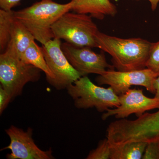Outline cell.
Wrapping results in <instances>:
<instances>
[{"label":"cell","mask_w":159,"mask_h":159,"mask_svg":"<svg viewBox=\"0 0 159 159\" xmlns=\"http://www.w3.org/2000/svg\"><path fill=\"white\" fill-rule=\"evenodd\" d=\"M95 39L98 48L111 55L112 65L117 70L146 68L152 43L140 38H120L99 31Z\"/></svg>","instance_id":"obj_1"},{"label":"cell","mask_w":159,"mask_h":159,"mask_svg":"<svg viewBox=\"0 0 159 159\" xmlns=\"http://www.w3.org/2000/svg\"><path fill=\"white\" fill-rule=\"evenodd\" d=\"M71 10L70 3L59 4L52 0H41L30 7L14 11V17L25 26L42 44L54 38L52 26Z\"/></svg>","instance_id":"obj_2"},{"label":"cell","mask_w":159,"mask_h":159,"mask_svg":"<svg viewBox=\"0 0 159 159\" xmlns=\"http://www.w3.org/2000/svg\"><path fill=\"white\" fill-rule=\"evenodd\" d=\"M107 138L112 147L159 139V109L152 113L145 112L135 120L119 119L111 122L107 129Z\"/></svg>","instance_id":"obj_3"},{"label":"cell","mask_w":159,"mask_h":159,"mask_svg":"<svg viewBox=\"0 0 159 159\" xmlns=\"http://www.w3.org/2000/svg\"><path fill=\"white\" fill-rule=\"evenodd\" d=\"M41 70L21 60L14 49L8 46L0 55V82L13 99L22 93L29 82L38 81Z\"/></svg>","instance_id":"obj_4"},{"label":"cell","mask_w":159,"mask_h":159,"mask_svg":"<svg viewBox=\"0 0 159 159\" xmlns=\"http://www.w3.org/2000/svg\"><path fill=\"white\" fill-rule=\"evenodd\" d=\"M54 37L74 46L98 48L96 36L98 27L90 16L66 12L52 26Z\"/></svg>","instance_id":"obj_5"},{"label":"cell","mask_w":159,"mask_h":159,"mask_svg":"<svg viewBox=\"0 0 159 159\" xmlns=\"http://www.w3.org/2000/svg\"><path fill=\"white\" fill-rule=\"evenodd\" d=\"M66 89L75 107L80 109L95 108L99 112H105L120 105L119 96L111 88L96 85L87 76L80 77Z\"/></svg>","instance_id":"obj_6"},{"label":"cell","mask_w":159,"mask_h":159,"mask_svg":"<svg viewBox=\"0 0 159 159\" xmlns=\"http://www.w3.org/2000/svg\"><path fill=\"white\" fill-rule=\"evenodd\" d=\"M61 40L54 38L42 45V51L53 75L48 81L58 90L67 89L81 76L69 62L61 48Z\"/></svg>","instance_id":"obj_7"},{"label":"cell","mask_w":159,"mask_h":159,"mask_svg":"<svg viewBox=\"0 0 159 159\" xmlns=\"http://www.w3.org/2000/svg\"><path fill=\"white\" fill-rule=\"evenodd\" d=\"M157 77V74L147 68L129 71L111 69L99 75L96 81L99 85L109 86L119 96L125 93L133 85L144 87L147 91L155 94L154 81Z\"/></svg>","instance_id":"obj_8"},{"label":"cell","mask_w":159,"mask_h":159,"mask_svg":"<svg viewBox=\"0 0 159 159\" xmlns=\"http://www.w3.org/2000/svg\"><path fill=\"white\" fill-rule=\"evenodd\" d=\"M61 48L81 77L91 74L102 75L107 70L115 68L107 63L103 51L97 53L90 47L74 46L67 42L61 43Z\"/></svg>","instance_id":"obj_9"},{"label":"cell","mask_w":159,"mask_h":159,"mask_svg":"<svg viewBox=\"0 0 159 159\" xmlns=\"http://www.w3.org/2000/svg\"><path fill=\"white\" fill-rule=\"evenodd\" d=\"M10 139V144L2 150L9 149L11 153L8 154V159H52L51 148L43 151L40 149L32 139L33 130L29 128L27 131L11 125L5 130Z\"/></svg>","instance_id":"obj_10"},{"label":"cell","mask_w":159,"mask_h":159,"mask_svg":"<svg viewBox=\"0 0 159 159\" xmlns=\"http://www.w3.org/2000/svg\"><path fill=\"white\" fill-rule=\"evenodd\" d=\"M119 97L120 105L115 108L108 109L102 114V120H106L111 116L119 119H125L133 114L139 117L147 111L159 109V98L146 97L142 89H129Z\"/></svg>","instance_id":"obj_11"},{"label":"cell","mask_w":159,"mask_h":159,"mask_svg":"<svg viewBox=\"0 0 159 159\" xmlns=\"http://www.w3.org/2000/svg\"><path fill=\"white\" fill-rule=\"evenodd\" d=\"M71 10L80 14H89L92 18L102 20L106 16H114L116 6L110 0H71Z\"/></svg>","instance_id":"obj_12"},{"label":"cell","mask_w":159,"mask_h":159,"mask_svg":"<svg viewBox=\"0 0 159 159\" xmlns=\"http://www.w3.org/2000/svg\"><path fill=\"white\" fill-rule=\"evenodd\" d=\"M34 40L31 32L15 18L11 28V39L8 46L14 49L20 57L22 54Z\"/></svg>","instance_id":"obj_13"},{"label":"cell","mask_w":159,"mask_h":159,"mask_svg":"<svg viewBox=\"0 0 159 159\" xmlns=\"http://www.w3.org/2000/svg\"><path fill=\"white\" fill-rule=\"evenodd\" d=\"M20 58L24 62L34 66L44 72L47 81L53 78V74L47 64L41 48L34 41L31 43Z\"/></svg>","instance_id":"obj_14"},{"label":"cell","mask_w":159,"mask_h":159,"mask_svg":"<svg viewBox=\"0 0 159 159\" xmlns=\"http://www.w3.org/2000/svg\"><path fill=\"white\" fill-rule=\"evenodd\" d=\"M147 142H132L120 146L111 147L110 159H141Z\"/></svg>","instance_id":"obj_15"},{"label":"cell","mask_w":159,"mask_h":159,"mask_svg":"<svg viewBox=\"0 0 159 159\" xmlns=\"http://www.w3.org/2000/svg\"><path fill=\"white\" fill-rule=\"evenodd\" d=\"M15 19L14 11L0 10V51L7 49L11 39V28Z\"/></svg>","instance_id":"obj_16"},{"label":"cell","mask_w":159,"mask_h":159,"mask_svg":"<svg viewBox=\"0 0 159 159\" xmlns=\"http://www.w3.org/2000/svg\"><path fill=\"white\" fill-rule=\"evenodd\" d=\"M111 146L107 138L100 140L97 148L91 151L87 159H110Z\"/></svg>","instance_id":"obj_17"},{"label":"cell","mask_w":159,"mask_h":159,"mask_svg":"<svg viewBox=\"0 0 159 159\" xmlns=\"http://www.w3.org/2000/svg\"><path fill=\"white\" fill-rule=\"evenodd\" d=\"M146 68L153 71L159 77V41L156 43H152Z\"/></svg>","instance_id":"obj_18"},{"label":"cell","mask_w":159,"mask_h":159,"mask_svg":"<svg viewBox=\"0 0 159 159\" xmlns=\"http://www.w3.org/2000/svg\"><path fill=\"white\" fill-rule=\"evenodd\" d=\"M143 159H159V139L147 143Z\"/></svg>","instance_id":"obj_19"},{"label":"cell","mask_w":159,"mask_h":159,"mask_svg":"<svg viewBox=\"0 0 159 159\" xmlns=\"http://www.w3.org/2000/svg\"><path fill=\"white\" fill-rule=\"evenodd\" d=\"M12 99L10 94L2 86H0V114L2 115Z\"/></svg>","instance_id":"obj_20"},{"label":"cell","mask_w":159,"mask_h":159,"mask_svg":"<svg viewBox=\"0 0 159 159\" xmlns=\"http://www.w3.org/2000/svg\"><path fill=\"white\" fill-rule=\"evenodd\" d=\"M21 0H0L1 9L10 11L13 7L19 5Z\"/></svg>","instance_id":"obj_21"},{"label":"cell","mask_w":159,"mask_h":159,"mask_svg":"<svg viewBox=\"0 0 159 159\" xmlns=\"http://www.w3.org/2000/svg\"><path fill=\"white\" fill-rule=\"evenodd\" d=\"M154 87L156 90L154 97L159 99V76L155 80Z\"/></svg>","instance_id":"obj_22"},{"label":"cell","mask_w":159,"mask_h":159,"mask_svg":"<svg viewBox=\"0 0 159 159\" xmlns=\"http://www.w3.org/2000/svg\"><path fill=\"white\" fill-rule=\"evenodd\" d=\"M139 1V0H136ZM150 3L152 11H155L159 3V0H148Z\"/></svg>","instance_id":"obj_23"}]
</instances>
